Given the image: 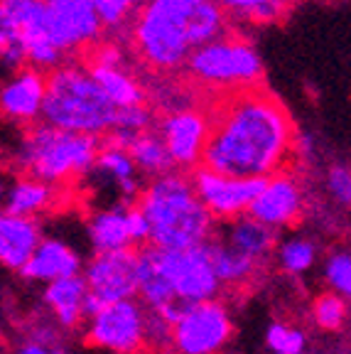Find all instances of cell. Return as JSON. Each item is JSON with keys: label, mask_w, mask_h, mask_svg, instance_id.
I'll return each mask as SVG.
<instances>
[{"label": "cell", "mask_w": 351, "mask_h": 354, "mask_svg": "<svg viewBox=\"0 0 351 354\" xmlns=\"http://www.w3.org/2000/svg\"><path fill=\"white\" fill-rule=\"evenodd\" d=\"M285 106L263 86L231 91L211 116L204 167L241 180H270L285 172L295 150Z\"/></svg>", "instance_id": "obj_1"}, {"label": "cell", "mask_w": 351, "mask_h": 354, "mask_svg": "<svg viewBox=\"0 0 351 354\" xmlns=\"http://www.w3.org/2000/svg\"><path fill=\"white\" fill-rule=\"evenodd\" d=\"M224 30L226 12L216 0H145L133 22V44L155 69H177Z\"/></svg>", "instance_id": "obj_2"}, {"label": "cell", "mask_w": 351, "mask_h": 354, "mask_svg": "<svg viewBox=\"0 0 351 354\" xmlns=\"http://www.w3.org/2000/svg\"><path fill=\"white\" fill-rule=\"evenodd\" d=\"M153 227L150 246L162 251H187L211 241L214 216L202 205L192 177L170 172L150 180L135 202Z\"/></svg>", "instance_id": "obj_3"}, {"label": "cell", "mask_w": 351, "mask_h": 354, "mask_svg": "<svg viewBox=\"0 0 351 354\" xmlns=\"http://www.w3.org/2000/svg\"><path fill=\"white\" fill-rule=\"evenodd\" d=\"M121 109L104 94L88 69L61 64L50 72L42 121L59 131L96 136L104 140L115 128Z\"/></svg>", "instance_id": "obj_4"}, {"label": "cell", "mask_w": 351, "mask_h": 354, "mask_svg": "<svg viewBox=\"0 0 351 354\" xmlns=\"http://www.w3.org/2000/svg\"><path fill=\"white\" fill-rule=\"evenodd\" d=\"M101 145L104 140L96 136L59 131L39 121L25 128L15 150V165L22 177L42 180L47 185L69 183L96 167Z\"/></svg>", "instance_id": "obj_5"}, {"label": "cell", "mask_w": 351, "mask_h": 354, "mask_svg": "<svg viewBox=\"0 0 351 354\" xmlns=\"http://www.w3.org/2000/svg\"><path fill=\"white\" fill-rule=\"evenodd\" d=\"M0 55L10 74L22 66L59 69L64 52L52 42L47 0H0Z\"/></svg>", "instance_id": "obj_6"}, {"label": "cell", "mask_w": 351, "mask_h": 354, "mask_svg": "<svg viewBox=\"0 0 351 354\" xmlns=\"http://www.w3.org/2000/svg\"><path fill=\"white\" fill-rule=\"evenodd\" d=\"M187 69L197 82L216 88H251L260 86L263 62L253 44L241 37H219L204 44L189 57Z\"/></svg>", "instance_id": "obj_7"}, {"label": "cell", "mask_w": 351, "mask_h": 354, "mask_svg": "<svg viewBox=\"0 0 351 354\" xmlns=\"http://www.w3.org/2000/svg\"><path fill=\"white\" fill-rule=\"evenodd\" d=\"M88 344L113 354H137L148 347V308L140 300L106 305L86 327Z\"/></svg>", "instance_id": "obj_8"}, {"label": "cell", "mask_w": 351, "mask_h": 354, "mask_svg": "<svg viewBox=\"0 0 351 354\" xmlns=\"http://www.w3.org/2000/svg\"><path fill=\"white\" fill-rule=\"evenodd\" d=\"M158 259L162 266V273L175 288L180 300H184L187 305L216 300L221 290V281L214 271L211 256H209V241L187 251L158 249Z\"/></svg>", "instance_id": "obj_9"}, {"label": "cell", "mask_w": 351, "mask_h": 354, "mask_svg": "<svg viewBox=\"0 0 351 354\" xmlns=\"http://www.w3.org/2000/svg\"><path fill=\"white\" fill-rule=\"evenodd\" d=\"M234 322L229 310L219 300L189 305L182 320L172 330V344L177 354H221L231 339Z\"/></svg>", "instance_id": "obj_10"}, {"label": "cell", "mask_w": 351, "mask_h": 354, "mask_svg": "<svg viewBox=\"0 0 351 354\" xmlns=\"http://www.w3.org/2000/svg\"><path fill=\"white\" fill-rule=\"evenodd\" d=\"M192 183L202 205L211 212L214 219L221 221H234L238 216H246L265 187V180L229 177L204 165L192 172Z\"/></svg>", "instance_id": "obj_11"}, {"label": "cell", "mask_w": 351, "mask_h": 354, "mask_svg": "<svg viewBox=\"0 0 351 354\" xmlns=\"http://www.w3.org/2000/svg\"><path fill=\"white\" fill-rule=\"evenodd\" d=\"M158 133L165 140L175 167L194 172L204 162L211 116L197 109H175L158 123Z\"/></svg>", "instance_id": "obj_12"}, {"label": "cell", "mask_w": 351, "mask_h": 354, "mask_svg": "<svg viewBox=\"0 0 351 354\" xmlns=\"http://www.w3.org/2000/svg\"><path fill=\"white\" fill-rule=\"evenodd\" d=\"M88 293L106 305L131 300L137 295V249H123L113 254H96L84 268Z\"/></svg>", "instance_id": "obj_13"}, {"label": "cell", "mask_w": 351, "mask_h": 354, "mask_svg": "<svg viewBox=\"0 0 351 354\" xmlns=\"http://www.w3.org/2000/svg\"><path fill=\"white\" fill-rule=\"evenodd\" d=\"M47 22L52 42L64 55L93 44L106 30L91 0H47Z\"/></svg>", "instance_id": "obj_14"}, {"label": "cell", "mask_w": 351, "mask_h": 354, "mask_svg": "<svg viewBox=\"0 0 351 354\" xmlns=\"http://www.w3.org/2000/svg\"><path fill=\"white\" fill-rule=\"evenodd\" d=\"M47 82H50V74L35 66H22L12 72L3 84V94H0V106L8 121L20 123L25 128L42 121Z\"/></svg>", "instance_id": "obj_15"}, {"label": "cell", "mask_w": 351, "mask_h": 354, "mask_svg": "<svg viewBox=\"0 0 351 354\" xmlns=\"http://www.w3.org/2000/svg\"><path fill=\"white\" fill-rule=\"evenodd\" d=\"M300 212H302L300 185H297V180L290 172H280V175L265 180L263 192L253 202L248 214L273 229H283L295 224Z\"/></svg>", "instance_id": "obj_16"}, {"label": "cell", "mask_w": 351, "mask_h": 354, "mask_svg": "<svg viewBox=\"0 0 351 354\" xmlns=\"http://www.w3.org/2000/svg\"><path fill=\"white\" fill-rule=\"evenodd\" d=\"M42 229L35 216H10L0 219V263L20 273L42 243Z\"/></svg>", "instance_id": "obj_17"}, {"label": "cell", "mask_w": 351, "mask_h": 354, "mask_svg": "<svg viewBox=\"0 0 351 354\" xmlns=\"http://www.w3.org/2000/svg\"><path fill=\"white\" fill-rule=\"evenodd\" d=\"M79 273H82V259L77 251L59 239H44L35 256L28 261V266L20 271V276L50 286V283L61 281V278H74Z\"/></svg>", "instance_id": "obj_18"}, {"label": "cell", "mask_w": 351, "mask_h": 354, "mask_svg": "<svg viewBox=\"0 0 351 354\" xmlns=\"http://www.w3.org/2000/svg\"><path fill=\"white\" fill-rule=\"evenodd\" d=\"M137 298H140V303L145 308L155 310V313L180 303L175 288L170 286L167 276L162 273V266H160L158 249L155 246L137 249Z\"/></svg>", "instance_id": "obj_19"}, {"label": "cell", "mask_w": 351, "mask_h": 354, "mask_svg": "<svg viewBox=\"0 0 351 354\" xmlns=\"http://www.w3.org/2000/svg\"><path fill=\"white\" fill-rule=\"evenodd\" d=\"M128 207L126 202L101 209L88 219V241L96 254H113V251L135 249L128 227Z\"/></svg>", "instance_id": "obj_20"}, {"label": "cell", "mask_w": 351, "mask_h": 354, "mask_svg": "<svg viewBox=\"0 0 351 354\" xmlns=\"http://www.w3.org/2000/svg\"><path fill=\"white\" fill-rule=\"evenodd\" d=\"M96 172L111 180L113 187L118 189V194L123 197L126 205L131 202H137L140 194H143V187H140V170L133 162L131 153L126 148H118V145H101L99 160H96Z\"/></svg>", "instance_id": "obj_21"}, {"label": "cell", "mask_w": 351, "mask_h": 354, "mask_svg": "<svg viewBox=\"0 0 351 354\" xmlns=\"http://www.w3.org/2000/svg\"><path fill=\"white\" fill-rule=\"evenodd\" d=\"M88 295V286L84 276L61 278L44 288V303L50 305L57 322L61 327H77L84 317V300Z\"/></svg>", "instance_id": "obj_22"}, {"label": "cell", "mask_w": 351, "mask_h": 354, "mask_svg": "<svg viewBox=\"0 0 351 354\" xmlns=\"http://www.w3.org/2000/svg\"><path fill=\"white\" fill-rule=\"evenodd\" d=\"M224 241L231 249L241 251V254L251 256V259L260 261L270 254L275 246V229L263 224V221L253 219L251 214L238 216V219L229 221L224 234Z\"/></svg>", "instance_id": "obj_23"}, {"label": "cell", "mask_w": 351, "mask_h": 354, "mask_svg": "<svg viewBox=\"0 0 351 354\" xmlns=\"http://www.w3.org/2000/svg\"><path fill=\"white\" fill-rule=\"evenodd\" d=\"M88 72L96 79L104 94L113 101L118 109H133V106H143L145 94L140 84L123 69L121 64H101V62H91Z\"/></svg>", "instance_id": "obj_24"}, {"label": "cell", "mask_w": 351, "mask_h": 354, "mask_svg": "<svg viewBox=\"0 0 351 354\" xmlns=\"http://www.w3.org/2000/svg\"><path fill=\"white\" fill-rule=\"evenodd\" d=\"M128 153H131L140 175L150 177V180L175 172V160H172L170 150H167L165 140L158 131H145L135 136L133 143L128 145Z\"/></svg>", "instance_id": "obj_25"}, {"label": "cell", "mask_w": 351, "mask_h": 354, "mask_svg": "<svg viewBox=\"0 0 351 354\" xmlns=\"http://www.w3.org/2000/svg\"><path fill=\"white\" fill-rule=\"evenodd\" d=\"M55 199V187L32 177H17L6 192V209L10 216H35L44 212Z\"/></svg>", "instance_id": "obj_26"}, {"label": "cell", "mask_w": 351, "mask_h": 354, "mask_svg": "<svg viewBox=\"0 0 351 354\" xmlns=\"http://www.w3.org/2000/svg\"><path fill=\"white\" fill-rule=\"evenodd\" d=\"M209 256H211V263H214V271L219 276L221 286H238V283L248 281L258 268V261L231 249L224 239L209 241Z\"/></svg>", "instance_id": "obj_27"}, {"label": "cell", "mask_w": 351, "mask_h": 354, "mask_svg": "<svg viewBox=\"0 0 351 354\" xmlns=\"http://www.w3.org/2000/svg\"><path fill=\"white\" fill-rule=\"evenodd\" d=\"M221 10L229 15L243 17L256 25H268L285 15L287 0H216Z\"/></svg>", "instance_id": "obj_28"}, {"label": "cell", "mask_w": 351, "mask_h": 354, "mask_svg": "<svg viewBox=\"0 0 351 354\" xmlns=\"http://www.w3.org/2000/svg\"><path fill=\"white\" fill-rule=\"evenodd\" d=\"M314 256H317L314 243L305 241V239H290V241L283 243L278 251L280 266L285 268V273H292V276L305 273L307 268H312Z\"/></svg>", "instance_id": "obj_29"}, {"label": "cell", "mask_w": 351, "mask_h": 354, "mask_svg": "<svg viewBox=\"0 0 351 354\" xmlns=\"http://www.w3.org/2000/svg\"><path fill=\"white\" fill-rule=\"evenodd\" d=\"M91 3H93V8H96V12H99L106 30L123 28L131 17H133V22H135L137 12L143 10L140 0H91Z\"/></svg>", "instance_id": "obj_30"}, {"label": "cell", "mask_w": 351, "mask_h": 354, "mask_svg": "<svg viewBox=\"0 0 351 354\" xmlns=\"http://www.w3.org/2000/svg\"><path fill=\"white\" fill-rule=\"evenodd\" d=\"M265 344L273 354H302L305 352V335L283 322H270L265 330Z\"/></svg>", "instance_id": "obj_31"}, {"label": "cell", "mask_w": 351, "mask_h": 354, "mask_svg": "<svg viewBox=\"0 0 351 354\" xmlns=\"http://www.w3.org/2000/svg\"><path fill=\"white\" fill-rule=\"evenodd\" d=\"M312 315L322 330H339L346 320V300L339 293H322L314 300Z\"/></svg>", "instance_id": "obj_32"}, {"label": "cell", "mask_w": 351, "mask_h": 354, "mask_svg": "<svg viewBox=\"0 0 351 354\" xmlns=\"http://www.w3.org/2000/svg\"><path fill=\"white\" fill-rule=\"evenodd\" d=\"M324 276L341 298L351 300V254L341 251V254L330 256V261L324 266Z\"/></svg>", "instance_id": "obj_33"}, {"label": "cell", "mask_w": 351, "mask_h": 354, "mask_svg": "<svg viewBox=\"0 0 351 354\" xmlns=\"http://www.w3.org/2000/svg\"><path fill=\"white\" fill-rule=\"evenodd\" d=\"M327 189L339 205H351V170L344 165H334L327 175Z\"/></svg>", "instance_id": "obj_34"}, {"label": "cell", "mask_w": 351, "mask_h": 354, "mask_svg": "<svg viewBox=\"0 0 351 354\" xmlns=\"http://www.w3.org/2000/svg\"><path fill=\"white\" fill-rule=\"evenodd\" d=\"M128 227H131V239L133 246H150V239H153V227H150V219L145 216V212L137 205L128 207Z\"/></svg>", "instance_id": "obj_35"}, {"label": "cell", "mask_w": 351, "mask_h": 354, "mask_svg": "<svg viewBox=\"0 0 351 354\" xmlns=\"http://www.w3.org/2000/svg\"><path fill=\"white\" fill-rule=\"evenodd\" d=\"M17 354H66L64 349H52V347H47V344H42V342H28V344H22L20 349H17Z\"/></svg>", "instance_id": "obj_36"}]
</instances>
